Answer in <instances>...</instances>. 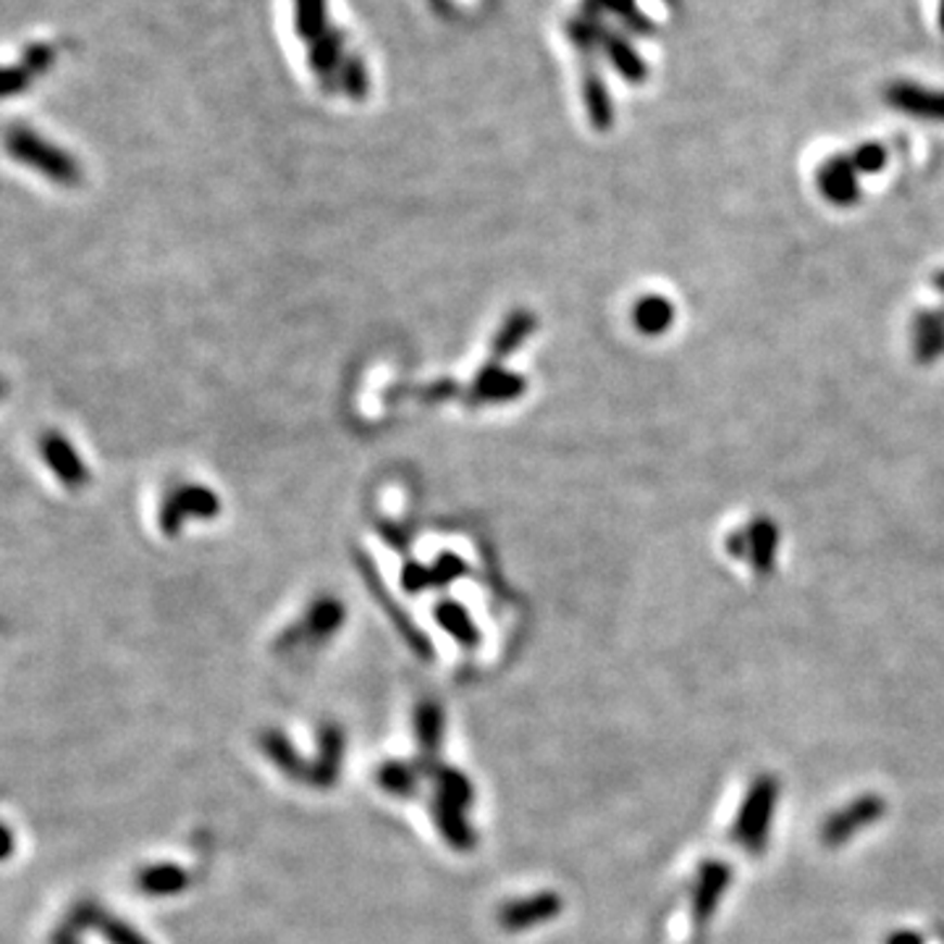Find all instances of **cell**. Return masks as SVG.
<instances>
[{"mask_svg":"<svg viewBox=\"0 0 944 944\" xmlns=\"http://www.w3.org/2000/svg\"><path fill=\"white\" fill-rule=\"evenodd\" d=\"M5 153L16 163L31 168L48 181L61 187H77L81 181V166L68 150L59 148L55 142L46 140L42 135L31 131L29 126H14L5 131Z\"/></svg>","mask_w":944,"mask_h":944,"instance_id":"1","label":"cell"},{"mask_svg":"<svg viewBox=\"0 0 944 944\" xmlns=\"http://www.w3.org/2000/svg\"><path fill=\"white\" fill-rule=\"evenodd\" d=\"M779 801V782L771 774H761L748 787V795L742 801L738 818L732 827V840L751 855H761L766 850L771 832L774 808Z\"/></svg>","mask_w":944,"mask_h":944,"instance_id":"2","label":"cell"},{"mask_svg":"<svg viewBox=\"0 0 944 944\" xmlns=\"http://www.w3.org/2000/svg\"><path fill=\"white\" fill-rule=\"evenodd\" d=\"M886 803L879 795H860L853 803H847L845 808L834 811L832 816L824 821L821 827V842L827 847H840L847 845L855 834L864 832V829L877 824L884 816Z\"/></svg>","mask_w":944,"mask_h":944,"instance_id":"3","label":"cell"},{"mask_svg":"<svg viewBox=\"0 0 944 944\" xmlns=\"http://www.w3.org/2000/svg\"><path fill=\"white\" fill-rule=\"evenodd\" d=\"M884 103L895 113L918 118V122L944 124V90L897 79L884 87Z\"/></svg>","mask_w":944,"mask_h":944,"instance_id":"4","label":"cell"},{"mask_svg":"<svg viewBox=\"0 0 944 944\" xmlns=\"http://www.w3.org/2000/svg\"><path fill=\"white\" fill-rule=\"evenodd\" d=\"M40 455L46 459L48 470L59 477L63 488L79 490L90 483V470H87L85 459L79 457V451L74 449L72 441L63 436V433L59 431L42 433Z\"/></svg>","mask_w":944,"mask_h":944,"instance_id":"5","label":"cell"},{"mask_svg":"<svg viewBox=\"0 0 944 944\" xmlns=\"http://www.w3.org/2000/svg\"><path fill=\"white\" fill-rule=\"evenodd\" d=\"M729 881H732V868L722 864V860H706V864L698 868L696 886H692L690 897V916L696 927L703 929L714 918Z\"/></svg>","mask_w":944,"mask_h":944,"instance_id":"6","label":"cell"},{"mask_svg":"<svg viewBox=\"0 0 944 944\" xmlns=\"http://www.w3.org/2000/svg\"><path fill=\"white\" fill-rule=\"evenodd\" d=\"M816 189L829 205L850 207L860 200V174L847 155H832L816 168Z\"/></svg>","mask_w":944,"mask_h":944,"instance_id":"7","label":"cell"},{"mask_svg":"<svg viewBox=\"0 0 944 944\" xmlns=\"http://www.w3.org/2000/svg\"><path fill=\"white\" fill-rule=\"evenodd\" d=\"M913 357L921 365H934L944 357V310L927 307L913 315L910 323Z\"/></svg>","mask_w":944,"mask_h":944,"instance_id":"8","label":"cell"},{"mask_svg":"<svg viewBox=\"0 0 944 944\" xmlns=\"http://www.w3.org/2000/svg\"><path fill=\"white\" fill-rule=\"evenodd\" d=\"M559 913H562V897L553 895V892H540V895L503 905L499 910V923L507 931H525L544 921H551Z\"/></svg>","mask_w":944,"mask_h":944,"instance_id":"9","label":"cell"},{"mask_svg":"<svg viewBox=\"0 0 944 944\" xmlns=\"http://www.w3.org/2000/svg\"><path fill=\"white\" fill-rule=\"evenodd\" d=\"M218 512V501L211 490L205 488H181L171 499L163 503L161 527L163 533L176 535L181 527V520L187 518H207V514Z\"/></svg>","mask_w":944,"mask_h":944,"instance_id":"10","label":"cell"},{"mask_svg":"<svg viewBox=\"0 0 944 944\" xmlns=\"http://www.w3.org/2000/svg\"><path fill=\"white\" fill-rule=\"evenodd\" d=\"M745 540L751 570L761 577L771 575L779 553V527L769 518H753L745 527Z\"/></svg>","mask_w":944,"mask_h":944,"instance_id":"11","label":"cell"},{"mask_svg":"<svg viewBox=\"0 0 944 944\" xmlns=\"http://www.w3.org/2000/svg\"><path fill=\"white\" fill-rule=\"evenodd\" d=\"M598 48H603V53L609 55L614 72L620 74L622 79L633 81V85L646 81V77H648L646 59L640 55V50L627 40V37L616 35V31L601 29V40H598Z\"/></svg>","mask_w":944,"mask_h":944,"instance_id":"12","label":"cell"},{"mask_svg":"<svg viewBox=\"0 0 944 944\" xmlns=\"http://www.w3.org/2000/svg\"><path fill=\"white\" fill-rule=\"evenodd\" d=\"M342 753H344V738L336 727H323L320 732V758L310 766L307 774V782L315 787H331L339 779V769H342Z\"/></svg>","mask_w":944,"mask_h":944,"instance_id":"13","label":"cell"},{"mask_svg":"<svg viewBox=\"0 0 944 944\" xmlns=\"http://www.w3.org/2000/svg\"><path fill=\"white\" fill-rule=\"evenodd\" d=\"M436 824L441 834L446 837L451 847L457 850H472L475 847V832L470 829V824L464 821L462 808H457L455 803H449L446 798L438 795L436 801Z\"/></svg>","mask_w":944,"mask_h":944,"instance_id":"14","label":"cell"},{"mask_svg":"<svg viewBox=\"0 0 944 944\" xmlns=\"http://www.w3.org/2000/svg\"><path fill=\"white\" fill-rule=\"evenodd\" d=\"M675 323V305L664 297H643L635 305V326L648 336H659Z\"/></svg>","mask_w":944,"mask_h":944,"instance_id":"15","label":"cell"},{"mask_svg":"<svg viewBox=\"0 0 944 944\" xmlns=\"http://www.w3.org/2000/svg\"><path fill=\"white\" fill-rule=\"evenodd\" d=\"M260 742H263V748H266V753L270 755V761H273V764L279 766L283 774H289L292 779H305L307 782L310 766H305V761H302L299 753L294 751L292 742L283 738L281 732H266Z\"/></svg>","mask_w":944,"mask_h":944,"instance_id":"16","label":"cell"},{"mask_svg":"<svg viewBox=\"0 0 944 944\" xmlns=\"http://www.w3.org/2000/svg\"><path fill=\"white\" fill-rule=\"evenodd\" d=\"M585 109H588V116H590V122H594L596 129H601V131L612 129V124H614L612 94H609L607 85H603L598 74L585 77Z\"/></svg>","mask_w":944,"mask_h":944,"instance_id":"17","label":"cell"},{"mask_svg":"<svg viewBox=\"0 0 944 944\" xmlns=\"http://www.w3.org/2000/svg\"><path fill=\"white\" fill-rule=\"evenodd\" d=\"M79 923L81 927H98L105 936H109L111 944H150L144 942L135 929L126 927L124 921L109 916V913H100L98 908H92V905H87V908L79 910Z\"/></svg>","mask_w":944,"mask_h":944,"instance_id":"18","label":"cell"},{"mask_svg":"<svg viewBox=\"0 0 944 944\" xmlns=\"http://www.w3.org/2000/svg\"><path fill=\"white\" fill-rule=\"evenodd\" d=\"M189 884L187 873L179 866L163 864V866H150L140 873V890L150 892V895H176Z\"/></svg>","mask_w":944,"mask_h":944,"instance_id":"19","label":"cell"},{"mask_svg":"<svg viewBox=\"0 0 944 944\" xmlns=\"http://www.w3.org/2000/svg\"><path fill=\"white\" fill-rule=\"evenodd\" d=\"M441 732H444V714H441L436 703H423L418 709V740L423 745L428 761L438 751Z\"/></svg>","mask_w":944,"mask_h":944,"instance_id":"20","label":"cell"},{"mask_svg":"<svg viewBox=\"0 0 944 944\" xmlns=\"http://www.w3.org/2000/svg\"><path fill=\"white\" fill-rule=\"evenodd\" d=\"M310 61L312 68L320 74H331L333 68L342 66V35L339 31H329L326 29L323 35L318 37V40H312V50H310Z\"/></svg>","mask_w":944,"mask_h":944,"instance_id":"21","label":"cell"},{"mask_svg":"<svg viewBox=\"0 0 944 944\" xmlns=\"http://www.w3.org/2000/svg\"><path fill=\"white\" fill-rule=\"evenodd\" d=\"M297 3V29L305 40H318L326 31V0H294Z\"/></svg>","mask_w":944,"mask_h":944,"instance_id":"22","label":"cell"},{"mask_svg":"<svg viewBox=\"0 0 944 944\" xmlns=\"http://www.w3.org/2000/svg\"><path fill=\"white\" fill-rule=\"evenodd\" d=\"M436 616H438L441 625L449 629V633L455 635L459 643L472 646L477 640L475 625H472V622H470L468 612H464L462 607H457V603H444V607H441L438 612H436Z\"/></svg>","mask_w":944,"mask_h":944,"instance_id":"23","label":"cell"},{"mask_svg":"<svg viewBox=\"0 0 944 944\" xmlns=\"http://www.w3.org/2000/svg\"><path fill=\"white\" fill-rule=\"evenodd\" d=\"M522 388H525V383L518 375L499 373V370H488L477 381V394L486 396V399H514V396L522 394Z\"/></svg>","mask_w":944,"mask_h":944,"instance_id":"24","label":"cell"},{"mask_svg":"<svg viewBox=\"0 0 944 944\" xmlns=\"http://www.w3.org/2000/svg\"><path fill=\"white\" fill-rule=\"evenodd\" d=\"M850 163L860 176H873L881 174L886 166V148L881 142H860L855 144L853 153H847Z\"/></svg>","mask_w":944,"mask_h":944,"instance_id":"25","label":"cell"},{"mask_svg":"<svg viewBox=\"0 0 944 944\" xmlns=\"http://www.w3.org/2000/svg\"><path fill=\"white\" fill-rule=\"evenodd\" d=\"M594 9L609 11V14L622 18L640 35H648L653 29V24L643 16V11L638 9V0H594Z\"/></svg>","mask_w":944,"mask_h":944,"instance_id":"26","label":"cell"},{"mask_svg":"<svg viewBox=\"0 0 944 944\" xmlns=\"http://www.w3.org/2000/svg\"><path fill=\"white\" fill-rule=\"evenodd\" d=\"M378 782H381L383 790L401 798V795H412L418 777H414V771L409 769V766L392 761V764H386L381 771H378Z\"/></svg>","mask_w":944,"mask_h":944,"instance_id":"27","label":"cell"},{"mask_svg":"<svg viewBox=\"0 0 944 944\" xmlns=\"http://www.w3.org/2000/svg\"><path fill=\"white\" fill-rule=\"evenodd\" d=\"M441 779V798H446L449 803H455L457 808H468L472 803V784L468 782V777L464 774H459L455 769H441L438 771Z\"/></svg>","mask_w":944,"mask_h":944,"instance_id":"28","label":"cell"},{"mask_svg":"<svg viewBox=\"0 0 944 944\" xmlns=\"http://www.w3.org/2000/svg\"><path fill=\"white\" fill-rule=\"evenodd\" d=\"M342 622V607L333 601H320L318 607H312L310 620H307V629L312 635H329L339 627Z\"/></svg>","mask_w":944,"mask_h":944,"instance_id":"29","label":"cell"},{"mask_svg":"<svg viewBox=\"0 0 944 944\" xmlns=\"http://www.w3.org/2000/svg\"><path fill=\"white\" fill-rule=\"evenodd\" d=\"M31 85V72L24 68V63L18 66H0V98H11V94L27 92Z\"/></svg>","mask_w":944,"mask_h":944,"instance_id":"30","label":"cell"},{"mask_svg":"<svg viewBox=\"0 0 944 944\" xmlns=\"http://www.w3.org/2000/svg\"><path fill=\"white\" fill-rule=\"evenodd\" d=\"M531 326H533L531 315H527V312L525 315H522V312L514 315L512 323L507 326V331H503L499 342H496V355H507L509 349H514V346H518L522 342V339L527 336Z\"/></svg>","mask_w":944,"mask_h":944,"instance_id":"31","label":"cell"},{"mask_svg":"<svg viewBox=\"0 0 944 944\" xmlns=\"http://www.w3.org/2000/svg\"><path fill=\"white\" fill-rule=\"evenodd\" d=\"M342 85L344 90L352 94V98H362L365 92H368V74H365L362 61H346L342 66Z\"/></svg>","mask_w":944,"mask_h":944,"instance_id":"32","label":"cell"},{"mask_svg":"<svg viewBox=\"0 0 944 944\" xmlns=\"http://www.w3.org/2000/svg\"><path fill=\"white\" fill-rule=\"evenodd\" d=\"M50 66H53V48L48 46L27 48V53H24V68H29L31 77H35V74H46Z\"/></svg>","mask_w":944,"mask_h":944,"instance_id":"33","label":"cell"},{"mask_svg":"<svg viewBox=\"0 0 944 944\" xmlns=\"http://www.w3.org/2000/svg\"><path fill=\"white\" fill-rule=\"evenodd\" d=\"M727 553H729V557H738V559H745L748 557L745 531H735V533L727 535Z\"/></svg>","mask_w":944,"mask_h":944,"instance_id":"34","label":"cell"},{"mask_svg":"<svg viewBox=\"0 0 944 944\" xmlns=\"http://www.w3.org/2000/svg\"><path fill=\"white\" fill-rule=\"evenodd\" d=\"M886 944H923V940L916 934V931H895V934L886 940Z\"/></svg>","mask_w":944,"mask_h":944,"instance_id":"35","label":"cell"},{"mask_svg":"<svg viewBox=\"0 0 944 944\" xmlns=\"http://www.w3.org/2000/svg\"><path fill=\"white\" fill-rule=\"evenodd\" d=\"M11 850H14V837H11L9 829H5L3 824H0V858H5V855H9Z\"/></svg>","mask_w":944,"mask_h":944,"instance_id":"36","label":"cell"},{"mask_svg":"<svg viewBox=\"0 0 944 944\" xmlns=\"http://www.w3.org/2000/svg\"><path fill=\"white\" fill-rule=\"evenodd\" d=\"M936 27L944 35V0H936Z\"/></svg>","mask_w":944,"mask_h":944,"instance_id":"37","label":"cell"},{"mask_svg":"<svg viewBox=\"0 0 944 944\" xmlns=\"http://www.w3.org/2000/svg\"><path fill=\"white\" fill-rule=\"evenodd\" d=\"M934 289L944 297V270H940V273L934 276ZM942 310H944V305H942Z\"/></svg>","mask_w":944,"mask_h":944,"instance_id":"38","label":"cell"},{"mask_svg":"<svg viewBox=\"0 0 944 944\" xmlns=\"http://www.w3.org/2000/svg\"><path fill=\"white\" fill-rule=\"evenodd\" d=\"M5 388H9V386H5V381H3V378H0V399H3V396H5Z\"/></svg>","mask_w":944,"mask_h":944,"instance_id":"39","label":"cell"}]
</instances>
